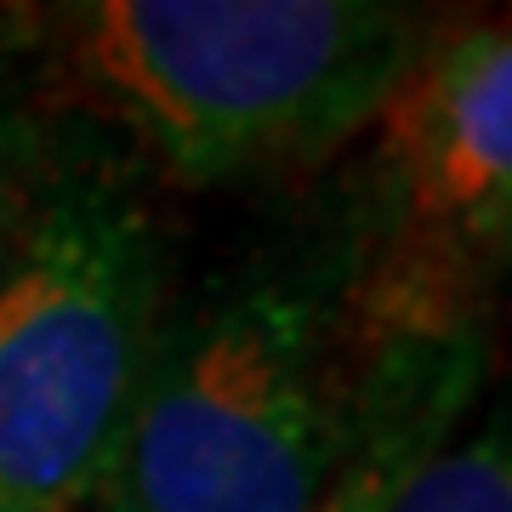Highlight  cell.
Instances as JSON below:
<instances>
[{
	"label": "cell",
	"instance_id": "6",
	"mask_svg": "<svg viewBox=\"0 0 512 512\" xmlns=\"http://www.w3.org/2000/svg\"><path fill=\"white\" fill-rule=\"evenodd\" d=\"M393 512H512V393L478 399Z\"/></svg>",
	"mask_w": 512,
	"mask_h": 512
},
{
	"label": "cell",
	"instance_id": "5",
	"mask_svg": "<svg viewBox=\"0 0 512 512\" xmlns=\"http://www.w3.org/2000/svg\"><path fill=\"white\" fill-rule=\"evenodd\" d=\"M484 382H490V325L382 342L353 456L325 490L319 512H393L421 461L484 399Z\"/></svg>",
	"mask_w": 512,
	"mask_h": 512
},
{
	"label": "cell",
	"instance_id": "8",
	"mask_svg": "<svg viewBox=\"0 0 512 512\" xmlns=\"http://www.w3.org/2000/svg\"><path fill=\"white\" fill-rule=\"evenodd\" d=\"M501 285L512 291V239H507V262H501Z\"/></svg>",
	"mask_w": 512,
	"mask_h": 512
},
{
	"label": "cell",
	"instance_id": "2",
	"mask_svg": "<svg viewBox=\"0 0 512 512\" xmlns=\"http://www.w3.org/2000/svg\"><path fill=\"white\" fill-rule=\"evenodd\" d=\"M382 336L342 194L171 296L92 512H319Z\"/></svg>",
	"mask_w": 512,
	"mask_h": 512
},
{
	"label": "cell",
	"instance_id": "1",
	"mask_svg": "<svg viewBox=\"0 0 512 512\" xmlns=\"http://www.w3.org/2000/svg\"><path fill=\"white\" fill-rule=\"evenodd\" d=\"M12 23L40 109L177 188L319 171L376 126L433 29L393 0H63Z\"/></svg>",
	"mask_w": 512,
	"mask_h": 512
},
{
	"label": "cell",
	"instance_id": "3",
	"mask_svg": "<svg viewBox=\"0 0 512 512\" xmlns=\"http://www.w3.org/2000/svg\"><path fill=\"white\" fill-rule=\"evenodd\" d=\"M171 308L148 177L86 126L0 245V512H92Z\"/></svg>",
	"mask_w": 512,
	"mask_h": 512
},
{
	"label": "cell",
	"instance_id": "4",
	"mask_svg": "<svg viewBox=\"0 0 512 512\" xmlns=\"http://www.w3.org/2000/svg\"><path fill=\"white\" fill-rule=\"evenodd\" d=\"M336 188L376 336L490 325L512 239V12L433 23Z\"/></svg>",
	"mask_w": 512,
	"mask_h": 512
},
{
	"label": "cell",
	"instance_id": "7",
	"mask_svg": "<svg viewBox=\"0 0 512 512\" xmlns=\"http://www.w3.org/2000/svg\"><path fill=\"white\" fill-rule=\"evenodd\" d=\"M52 137V114L40 109L18 23H12V12H0V245L18 228L40 171L52 160Z\"/></svg>",
	"mask_w": 512,
	"mask_h": 512
}]
</instances>
